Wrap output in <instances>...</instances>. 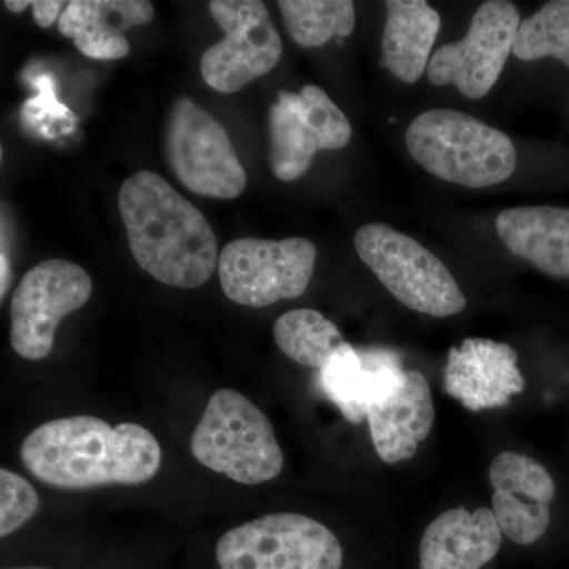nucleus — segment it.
Instances as JSON below:
<instances>
[{"instance_id": "1", "label": "nucleus", "mask_w": 569, "mask_h": 569, "mask_svg": "<svg viewBox=\"0 0 569 569\" xmlns=\"http://www.w3.org/2000/svg\"><path fill=\"white\" fill-rule=\"evenodd\" d=\"M20 455L33 478L69 490L142 485L162 466V448L146 427L110 426L88 415L37 427L22 441Z\"/></svg>"}, {"instance_id": "2", "label": "nucleus", "mask_w": 569, "mask_h": 569, "mask_svg": "<svg viewBox=\"0 0 569 569\" xmlns=\"http://www.w3.org/2000/svg\"><path fill=\"white\" fill-rule=\"evenodd\" d=\"M119 212L137 263L176 288H198L219 269V244L200 209L153 171L130 176Z\"/></svg>"}, {"instance_id": "3", "label": "nucleus", "mask_w": 569, "mask_h": 569, "mask_svg": "<svg viewBox=\"0 0 569 569\" xmlns=\"http://www.w3.org/2000/svg\"><path fill=\"white\" fill-rule=\"evenodd\" d=\"M406 144L427 173L470 189L508 181L518 164V153L507 133L448 108L415 118L408 126Z\"/></svg>"}, {"instance_id": "4", "label": "nucleus", "mask_w": 569, "mask_h": 569, "mask_svg": "<svg viewBox=\"0 0 569 569\" xmlns=\"http://www.w3.org/2000/svg\"><path fill=\"white\" fill-rule=\"evenodd\" d=\"M193 458L241 485L257 486L282 473L283 452L271 421L234 389H219L192 437Z\"/></svg>"}, {"instance_id": "5", "label": "nucleus", "mask_w": 569, "mask_h": 569, "mask_svg": "<svg viewBox=\"0 0 569 569\" xmlns=\"http://www.w3.org/2000/svg\"><path fill=\"white\" fill-rule=\"evenodd\" d=\"M355 249L362 263L408 309L436 318L466 309V295L451 271L410 236L387 223H367L356 231Z\"/></svg>"}, {"instance_id": "6", "label": "nucleus", "mask_w": 569, "mask_h": 569, "mask_svg": "<svg viewBox=\"0 0 569 569\" xmlns=\"http://www.w3.org/2000/svg\"><path fill=\"white\" fill-rule=\"evenodd\" d=\"M220 569H342L339 539L323 523L277 512L227 531L217 542Z\"/></svg>"}, {"instance_id": "7", "label": "nucleus", "mask_w": 569, "mask_h": 569, "mask_svg": "<svg viewBox=\"0 0 569 569\" xmlns=\"http://www.w3.org/2000/svg\"><path fill=\"white\" fill-rule=\"evenodd\" d=\"M316 260L317 247L306 238L236 239L220 253V283L234 305L263 309L305 295Z\"/></svg>"}, {"instance_id": "8", "label": "nucleus", "mask_w": 569, "mask_h": 569, "mask_svg": "<svg viewBox=\"0 0 569 569\" xmlns=\"http://www.w3.org/2000/svg\"><path fill=\"white\" fill-rule=\"evenodd\" d=\"M167 156L176 178L190 192L234 200L246 190V170L230 134L211 112L190 97H178L171 107Z\"/></svg>"}, {"instance_id": "9", "label": "nucleus", "mask_w": 569, "mask_h": 569, "mask_svg": "<svg viewBox=\"0 0 569 569\" xmlns=\"http://www.w3.org/2000/svg\"><path fill=\"white\" fill-rule=\"evenodd\" d=\"M209 11L224 32L201 58V77L209 88L236 93L274 70L283 44L264 2L212 0Z\"/></svg>"}, {"instance_id": "10", "label": "nucleus", "mask_w": 569, "mask_h": 569, "mask_svg": "<svg viewBox=\"0 0 569 569\" xmlns=\"http://www.w3.org/2000/svg\"><path fill=\"white\" fill-rule=\"evenodd\" d=\"M91 295V276L77 263L54 258L33 266L11 298L10 342L17 355L29 361L47 358L59 323Z\"/></svg>"}, {"instance_id": "11", "label": "nucleus", "mask_w": 569, "mask_h": 569, "mask_svg": "<svg viewBox=\"0 0 569 569\" xmlns=\"http://www.w3.org/2000/svg\"><path fill=\"white\" fill-rule=\"evenodd\" d=\"M271 170L279 181H298L318 151L343 149L351 140L347 116L331 97L307 84L301 92L280 91L269 110Z\"/></svg>"}, {"instance_id": "12", "label": "nucleus", "mask_w": 569, "mask_h": 569, "mask_svg": "<svg viewBox=\"0 0 569 569\" xmlns=\"http://www.w3.org/2000/svg\"><path fill=\"white\" fill-rule=\"evenodd\" d=\"M519 11L507 0L482 3L462 40L448 43L430 59L427 77L436 86H456L467 99L488 96L515 50Z\"/></svg>"}, {"instance_id": "13", "label": "nucleus", "mask_w": 569, "mask_h": 569, "mask_svg": "<svg viewBox=\"0 0 569 569\" xmlns=\"http://www.w3.org/2000/svg\"><path fill=\"white\" fill-rule=\"evenodd\" d=\"M489 481L492 512L501 533L519 546L545 537L556 498V482L549 471L529 456L505 451L490 463Z\"/></svg>"}, {"instance_id": "14", "label": "nucleus", "mask_w": 569, "mask_h": 569, "mask_svg": "<svg viewBox=\"0 0 569 569\" xmlns=\"http://www.w3.org/2000/svg\"><path fill=\"white\" fill-rule=\"evenodd\" d=\"M443 388L467 410L501 408L526 388L518 355L508 343L470 337L448 351Z\"/></svg>"}, {"instance_id": "15", "label": "nucleus", "mask_w": 569, "mask_h": 569, "mask_svg": "<svg viewBox=\"0 0 569 569\" xmlns=\"http://www.w3.org/2000/svg\"><path fill=\"white\" fill-rule=\"evenodd\" d=\"M370 436L385 463H399L417 455L436 422L432 391L419 370H406L391 391L370 403L367 410Z\"/></svg>"}, {"instance_id": "16", "label": "nucleus", "mask_w": 569, "mask_h": 569, "mask_svg": "<svg viewBox=\"0 0 569 569\" xmlns=\"http://www.w3.org/2000/svg\"><path fill=\"white\" fill-rule=\"evenodd\" d=\"M503 533L489 508L445 511L427 526L419 546V569H481L496 559Z\"/></svg>"}, {"instance_id": "17", "label": "nucleus", "mask_w": 569, "mask_h": 569, "mask_svg": "<svg viewBox=\"0 0 569 569\" xmlns=\"http://www.w3.org/2000/svg\"><path fill=\"white\" fill-rule=\"evenodd\" d=\"M148 0H71L58 21L59 32L96 61H118L130 52L127 29L152 21Z\"/></svg>"}, {"instance_id": "18", "label": "nucleus", "mask_w": 569, "mask_h": 569, "mask_svg": "<svg viewBox=\"0 0 569 569\" xmlns=\"http://www.w3.org/2000/svg\"><path fill=\"white\" fill-rule=\"evenodd\" d=\"M497 231L512 253L557 279H569V209L522 206L497 217Z\"/></svg>"}, {"instance_id": "19", "label": "nucleus", "mask_w": 569, "mask_h": 569, "mask_svg": "<svg viewBox=\"0 0 569 569\" xmlns=\"http://www.w3.org/2000/svg\"><path fill=\"white\" fill-rule=\"evenodd\" d=\"M381 52L385 67L400 81L413 84L429 67L441 18L425 0H389Z\"/></svg>"}, {"instance_id": "20", "label": "nucleus", "mask_w": 569, "mask_h": 569, "mask_svg": "<svg viewBox=\"0 0 569 569\" xmlns=\"http://www.w3.org/2000/svg\"><path fill=\"white\" fill-rule=\"evenodd\" d=\"M274 340L284 356L298 365L321 369L337 348L346 343L332 321L312 309L283 313L274 325Z\"/></svg>"}, {"instance_id": "21", "label": "nucleus", "mask_w": 569, "mask_h": 569, "mask_svg": "<svg viewBox=\"0 0 569 569\" xmlns=\"http://www.w3.org/2000/svg\"><path fill=\"white\" fill-rule=\"evenodd\" d=\"M284 28L296 43L320 48L335 37H350L356 26L350 0H280Z\"/></svg>"}, {"instance_id": "22", "label": "nucleus", "mask_w": 569, "mask_h": 569, "mask_svg": "<svg viewBox=\"0 0 569 569\" xmlns=\"http://www.w3.org/2000/svg\"><path fill=\"white\" fill-rule=\"evenodd\" d=\"M320 383L347 421L361 425L367 418L370 395V369L361 351L342 343L321 367Z\"/></svg>"}, {"instance_id": "23", "label": "nucleus", "mask_w": 569, "mask_h": 569, "mask_svg": "<svg viewBox=\"0 0 569 569\" xmlns=\"http://www.w3.org/2000/svg\"><path fill=\"white\" fill-rule=\"evenodd\" d=\"M512 52L520 61L553 58L569 67V0L545 3L520 22Z\"/></svg>"}, {"instance_id": "24", "label": "nucleus", "mask_w": 569, "mask_h": 569, "mask_svg": "<svg viewBox=\"0 0 569 569\" xmlns=\"http://www.w3.org/2000/svg\"><path fill=\"white\" fill-rule=\"evenodd\" d=\"M0 537L6 538L24 526L39 509L40 498L28 479L0 470Z\"/></svg>"}, {"instance_id": "25", "label": "nucleus", "mask_w": 569, "mask_h": 569, "mask_svg": "<svg viewBox=\"0 0 569 569\" xmlns=\"http://www.w3.org/2000/svg\"><path fill=\"white\" fill-rule=\"evenodd\" d=\"M63 6L66 2L61 0H33L31 7L33 20L40 28H50L58 18H61Z\"/></svg>"}, {"instance_id": "26", "label": "nucleus", "mask_w": 569, "mask_h": 569, "mask_svg": "<svg viewBox=\"0 0 569 569\" xmlns=\"http://www.w3.org/2000/svg\"><path fill=\"white\" fill-rule=\"evenodd\" d=\"M0 264H2V282H0V298L3 299V296H6L7 290L10 288L11 283V268H10V261L9 258H7L6 252L2 250V254H0Z\"/></svg>"}, {"instance_id": "27", "label": "nucleus", "mask_w": 569, "mask_h": 569, "mask_svg": "<svg viewBox=\"0 0 569 569\" xmlns=\"http://www.w3.org/2000/svg\"><path fill=\"white\" fill-rule=\"evenodd\" d=\"M3 7L11 11V13H22V11L32 7V2L31 0H21V2L20 0H6Z\"/></svg>"}, {"instance_id": "28", "label": "nucleus", "mask_w": 569, "mask_h": 569, "mask_svg": "<svg viewBox=\"0 0 569 569\" xmlns=\"http://www.w3.org/2000/svg\"><path fill=\"white\" fill-rule=\"evenodd\" d=\"M20 569H41V568H20Z\"/></svg>"}]
</instances>
